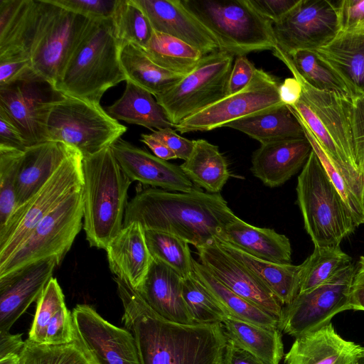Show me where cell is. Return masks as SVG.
Masks as SVG:
<instances>
[{"instance_id":"5bb4252c","label":"cell","mask_w":364,"mask_h":364,"mask_svg":"<svg viewBox=\"0 0 364 364\" xmlns=\"http://www.w3.org/2000/svg\"><path fill=\"white\" fill-rule=\"evenodd\" d=\"M280 84L274 76L257 68L252 81L245 88L193 114L174 128L181 134L210 131L282 105L279 95Z\"/></svg>"},{"instance_id":"277c9868","label":"cell","mask_w":364,"mask_h":364,"mask_svg":"<svg viewBox=\"0 0 364 364\" xmlns=\"http://www.w3.org/2000/svg\"><path fill=\"white\" fill-rule=\"evenodd\" d=\"M112 18L92 19L55 86L61 94L100 104L109 88L126 81Z\"/></svg>"},{"instance_id":"1f68e13d","label":"cell","mask_w":364,"mask_h":364,"mask_svg":"<svg viewBox=\"0 0 364 364\" xmlns=\"http://www.w3.org/2000/svg\"><path fill=\"white\" fill-rule=\"evenodd\" d=\"M225 127L242 132L261 144L306 137L300 122L286 105L231 122Z\"/></svg>"},{"instance_id":"d6a6232c","label":"cell","mask_w":364,"mask_h":364,"mask_svg":"<svg viewBox=\"0 0 364 364\" xmlns=\"http://www.w3.org/2000/svg\"><path fill=\"white\" fill-rule=\"evenodd\" d=\"M227 341L266 364H279L284 356L280 329L261 326L227 316L221 323Z\"/></svg>"},{"instance_id":"7dc6e473","label":"cell","mask_w":364,"mask_h":364,"mask_svg":"<svg viewBox=\"0 0 364 364\" xmlns=\"http://www.w3.org/2000/svg\"><path fill=\"white\" fill-rule=\"evenodd\" d=\"M350 129L354 162L364 177V96L343 99Z\"/></svg>"},{"instance_id":"6f0895ef","label":"cell","mask_w":364,"mask_h":364,"mask_svg":"<svg viewBox=\"0 0 364 364\" xmlns=\"http://www.w3.org/2000/svg\"><path fill=\"white\" fill-rule=\"evenodd\" d=\"M221 364H266L246 350L227 341Z\"/></svg>"},{"instance_id":"60d3db41","label":"cell","mask_w":364,"mask_h":364,"mask_svg":"<svg viewBox=\"0 0 364 364\" xmlns=\"http://www.w3.org/2000/svg\"><path fill=\"white\" fill-rule=\"evenodd\" d=\"M144 233L153 259L168 266L182 278L193 272V258L188 243L166 232L146 230Z\"/></svg>"},{"instance_id":"52a82bcc","label":"cell","mask_w":364,"mask_h":364,"mask_svg":"<svg viewBox=\"0 0 364 364\" xmlns=\"http://www.w3.org/2000/svg\"><path fill=\"white\" fill-rule=\"evenodd\" d=\"M183 6L212 33L220 50L233 55L277 47L273 23L249 0H181Z\"/></svg>"},{"instance_id":"ee69618b","label":"cell","mask_w":364,"mask_h":364,"mask_svg":"<svg viewBox=\"0 0 364 364\" xmlns=\"http://www.w3.org/2000/svg\"><path fill=\"white\" fill-rule=\"evenodd\" d=\"M291 108V107H289ZM300 122L306 137L311 144L312 149L325 168L330 180L349 208L356 227L364 224V201L358 197L353 188L338 171L332 161L328 156L318 141L302 119L291 108Z\"/></svg>"},{"instance_id":"f546056e","label":"cell","mask_w":364,"mask_h":364,"mask_svg":"<svg viewBox=\"0 0 364 364\" xmlns=\"http://www.w3.org/2000/svg\"><path fill=\"white\" fill-rule=\"evenodd\" d=\"M225 241L257 259L278 264L291 262V246L286 235L253 226L239 218L228 225Z\"/></svg>"},{"instance_id":"94428289","label":"cell","mask_w":364,"mask_h":364,"mask_svg":"<svg viewBox=\"0 0 364 364\" xmlns=\"http://www.w3.org/2000/svg\"><path fill=\"white\" fill-rule=\"evenodd\" d=\"M141 141L145 144L156 156L165 161L177 159L176 154L164 143L154 137L151 134H142Z\"/></svg>"},{"instance_id":"ab89813d","label":"cell","mask_w":364,"mask_h":364,"mask_svg":"<svg viewBox=\"0 0 364 364\" xmlns=\"http://www.w3.org/2000/svg\"><path fill=\"white\" fill-rule=\"evenodd\" d=\"M352 262L353 258L340 246L314 247L313 252L301 263L299 292L307 291L325 284Z\"/></svg>"},{"instance_id":"11a10c76","label":"cell","mask_w":364,"mask_h":364,"mask_svg":"<svg viewBox=\"0 0 364 364\" xmlns=\"http://www.w3.org/2000/svg\"><path fill=\"white\" fill-rule=\"evenodd\" d=\"M32 69L30 58L0 60V87L6 85Z\"/></svg>"},{"instance_id":"816d5d0a","label":"cell","mask_w":364,"mask_h":364,"mask_svg":"<svg viewBox=\"0 0 364 364\" xmlns=\"http://www.w3.org/2000/svg\"><path fill=\"white\" fill-rule=\"evenodd\" d=\"M151 134L169 148L177 159L186 161L193 151L194 140L181 136L173 128L155 130Z\"/></svg>"},{"instance_id":"9f6ffc18","label":"cell","mask_w":364,"mask_h":364,"mask_svg":"<svg viewBox=\"0 0 364 364\" xmlns=\"http://www.w3.org/2000/svg\"><path fill=\"white\" fill-rule=\"evenodd\" d=\"M349 309L364 311V256L360 257L356 267L350 292Z\"/></svg>"},{"instance_id":"9c48e42d","label":"cell","mask_w":364,"mask_h":364,"mask_svg":"<svg viewBox=\"0 0 364 364\" xmlns=\"http://www.w3.org/2000/svg\"><path fill=\"white\" fill-rule=\"evenodd\" d=\"M91 20L37 0L28 54L33 71L54 88Z\"/></svg>"},{"instance_id":"7c38bea8","label":"cell","mask_w":364,"mask_h":364,"mask_svg":"<svg viewBox=\"0 0 364 364\" xmlns=\"http://www.w3.org/2000/svg\"><path fill=\"white\" fill-rule=\"evenodd\" d=\"M233 56L223 50L203 55L191 73L155 97L173 126L228 95Z\"/></svg>"},{"instance_id":"6da1fadb","label":"cell","mask_w":364,"mask_h":364,"mask_svg":"<svg viewBox=\"0 0 364 364\" xmlns=\"http://www.w3.org/2000/svg\"><path fill=\"white\" fill-rule=\"evenodd\" d=\"M124 313L141 364H221L227 344L221 323L182 324L159 316L136 290L115 277Z\"/></svg>"},{"instance_id":"f1b7e54d","label":"cell","mask_w":364,"mask_h":364,"mask_svg":"<svg viewBox=\"0 0 364 364\" xmlns=\"http://www.w3.org/2000/svg\"><path fill=\"white\" fill-rule=\"evenodd\" d=\"M37 0H0V60L29 58Z\"/></svg>"},{"instance_id":"83f0119b","label":"cell","mask_w":364,"mask_h":364,"mask_svg":"<svg viewBox=\"0 0 364 364\" xmlns=\"http://www.w3.org/2000/svg\"><path fill=\"white\" fill-rule=\"evenodd\" d=\"M312 51L347 86L353 97L364 93V33L340 31Z\"/></svg>"},{"instance_id":"db71d44e","label":"cell","mask_w":364,"mask_h":364,"mask_svg":"<svg viewBox=\"0 0 364 364\" xmlns=\"http://www.w3.org/2000/svg\"><path fill=\"white\" fill-rule=\"evenodd\" d=\"M26 147L21 132L0 109V149L23 151Z\"/></svg>"},{"instance_id":"003e7915","label":"cell","mask_w":364,"mask_h":364,"mask_svg":"<svg viewBox=\"0 0 364 364\" xmlns=\"http://www.w3.org/2000/svg\"><path fill=\"white\" fill-rule=\"evenodd\" d=\"M363 96H364V93H363Z\"/></svg>"},{"instance_id":"d4e9b609","label":"cell","mask_w":364,"mask_h":364,"mask_svg":"<svg viewBox=\"0 0 364 364\" xmlns=\"http://www.w3.org/2000/svg\"><path fill=\"white\" fill-rule=\"evenodd\" d=\"M30 341L45 345L68 343L75 340L72 313L63 290L52 277L36 301V310L28 333Z\"/></svg>"},{"instance_id":"e0dca14e","label":"cell","mask_w":364,"mask_h":364,"mask_svg":"<svg viewBox=\"0 0 364 364\" xmlns=\"http://www.w3.org/2000/svg\"><path fill=\"white\" fill-rule=\"evenodd\" d=\"M74 341L91 364H141L133 334L102 318L87 304H77L72 312Z\"/></svg>"},{"instance_id":"7a4b0ae2","label":"cell","mask_w":364,"mask_h":364,"mask_svg":"<svg viewBox=\"0 0 364 364\" xmlns=\"http://www.w3.org/2000/svg\"><path fill=\"white\" fill-rule=\"evenodd\" d=\"M238 217L220 193L141 187L126 208L124 226L139 223L144 230L173 234L196 249L214 239L226 240V228Z\"/></svg>"},{"instance_id":"03108f58","label":"cell","mask_w":364,"mask_h":364,"mask_svg":"<svg viewBox=\"0 0 364 364\" xmlns=\"http://www.w3.org/2000/svg\"><path fill=\"white\" fill-rule=\"evenodd\" d=\"M363 201H364V177H363Z\"/></svg>"},{"instance_id":"836d02e7","label":"cell","mask_w":364,"mask_h":364,"mask_svg":"<svg viewBox=\"0 0 364 364\" xmlns=\"http://www.w3.org/2000/svg\"><path fill=\"white\" fill-rule=\"evenodd\" d=\"M107 112L117 121L142 126L152 132L174 128L155 97L128 80L122 95L107 107Z\"/></svg>"},{"instance_id":"d590c367","label":"cell","mask_w":364,"mask_h":364,"mask_svg":"<svg viewBox=\"0 0 364 364\" xmlns=\"http://www.w3.org/2000/svg\"><path fill=\"white\" fill-rule=\"evenodd\" d=\"M119 60L127 80L149 91L154 97L166 92L183 77L157 65L141 48L132 43L120 46Z\"/></svg>"},{"instance_id":"4316f807","label":"cell","mask_w":364,"mask_h":364,"mask_svg":"<svg viewBox=\"0 0 364 364\" xmlns=\"http://www.w3.org/2000/svg\"><path fill=\"white\" fill-rule=\"evenodd\" d=\"M360 347L343 338L330 323L296 338L284 364H355Z\"/></svg>"},{"instance_id":"8fae6325","label":"cell","mask_w":364,"mask_h":364,"mask_svg":"<svg viewBox=\"0 0 364 364\" xmlns=\"http://www.w3.org/2000/svg\"><path fill=\"white\" fill-rule=\"evenodd\" d=\"M83 208L82 186L52 210L0 265V277L50 257H56L60 264L83 225Z\"/></svg>"},{"instance_id":"8d00e7d4","label":"cell","mask_w":364,"mask_h":364,"mask_svg":"<svg viewBox=\"0 0 364 364\" xmlns=\"http://www.w3.org/2000/svg\"><path fill=\"white\" fill-rule=\"evenodd\" d=\"M193 264L196 277L225 310L228 316L267 328H279V321L276 318L234 293L194 259Z\"/></svg>"},{"instance_id":"d6986e66","label":"cell","mask_w":364,"mask_h":364,"mask_svg":"<svg viewBox=\"0 0 364 364\" xmlns=\"http://www.w3.org/2000/svg\"><path fill=\"white\" fill-rule=\"evenodd\" d=\"M58 264V258L50 257L0 277V331H9L37 301Z\"/></svg>"},{"instance_id":"e7e4bbea","label":"cell","mask_w":364,"mask_h":364,"mask_svg":"<svg viewBox=\"0 0 364 364\" xmlns=\"http://www.w3.org/2000/svg\"><path fill=\"white\" fill-rule=\"evenodd\" d=\"M354 31L357 32H363L364 33V25L361 27L358 28V29L355 30Z\"/></svg>"},{"instance_id":"680465c9","label":"cell","mask_w":364,"mask_h":364,"mask_svg":"<svg viewBox=\"0 0 364 364\" xmlns=\"http://www.w3.org/2000/svg\"><path fill=\"white\" fill-rule=\"evenodd\" d=\"M279 95L284 105L292 106L298 102L301 97V85L295 77H287L280 84Z\"/></svg>"},{"instance_id":"5b68a950","label":"cell","mask_w":364,"mask_h":364,"mask_svg":"<svg viewBox=\"0 0 364 364\" xmlns=\"http://www.w3.org/2000/svg\"><path fill=\"white\" fill-rule=\"evenodd\" d=\"M282 61L302 87V95L291 108L314 134L338 171L363 199V178L356 168L350 129L343 99L309 85L286 60Z\"/></svg>"},{"instance_id":"2e32d148","label":"cell","mask_w":364,"mask_h":364,"mask_svg":"<svg viewBox=\"0 0 364 364\" xmlns=\"http://www.w3.org/2000/svg\"><path fill=\"white\" fill-rule=\"evenodd\" d=\"M59 95L32 69L0 87V109L21 132L27 147L47 141L45 122L48 105Z\"/></svg>"},{"instance_id":"b9f144b4","label":"cell","mask_w":364,"mask_h":364,"mask_svg":"<svg viewBox=\"0 0 364 364\" xmlns=\"http://www.w3.org/2000/svg\"><path fill=\"white\" fill-rule=\"evenodd\" d=\"M112 20L120 46L132 43L142 49L146 47L154 29L146 15L132 0H117Z\"/></svg>"},{"instance_id":"f907efd6","label":"cell","mask_w":364,"mask_h":364,"mask_svg":"<svg viewBox=\"0 0 364 364\" xmlns=\"http://www.w3.org/2000/svg\"><path fill=\"white\" fill-rule=\"evenodd\" d=\"M257 68L246 57L237 56L233 64L228 85V95L245 88L252 81Z\"/></svg>"},{"instance_id":"4fadbf2b","label":"cell","mask_w":364,"mask_h":364,"mask_svg":"<svg viewBox=\"0 0 364 364\" xmlns=\"http://www.w3.org/2000/svg\"><path fill=\"white\" fill-rule=\"evenodd\" d=\"M355 269L353 262L325 284L299 292L289 304L283 306L278 326L280 331L296 338L323 327L334 316L349 310Z\"/></svg>"},{"instance_id":"4dcf8cb0","label":"cell","mask_w":364,"mask_h":364,"mask_svg":"<svg viewBox=\"0 0 364 364\" xmlns=\"http://www.w3.org/2000/svg\"><path fill=\"white\" fill-rule=\"evenodd\" d=\"M219 245L260 279L282 304H289L300 289L302 264H278L254 257L225 240Z\"/></svg>"},{"instance_id":"cb8c5ba5","label":"cell","mask_w":364,"mask_h":364,"mask_svg":"<svg viewBox=\"0 0 364 364\" xmlns=\"http://www.w3.org/2000/svg\"><path fill=\"white\" fill-rule=\"evenodd\" d=\"M75 150L63 143L48 141L21 151L16 209L31 199Z\"/></svg>"},{"instance_id":"e575fe53","label":"cell","mask_w":364,"mask_h":364,"mask_svg":"<svg viewBox=\"0 0 364 364\" xmlns=\"http://www.w3.org/2000/svg\"><path fill=\"white\" fill-rule=\"evenodd\" d=\"M180 167L193 184L210 193H220L231 176L218 146L201 139L194 140L191 155Z\"/></svg>"},{"instance_id":"681fc988","label":"cell","mask_w":364,"mask_h":364,"mask_svg":"<svg viewBox=\"0 0 364 364\" xmlns=\"http://www.w3.org/2000/svg\"><path fill=\"white\" fill-rule=\"evenodd\" d=\"M340 31H354L364 25V0L336 1Z\"/></svg>"},{"instance_id":"91938a15","label":"cell","mask_w":364,"mask_h":364,"mask_svg":"<svg viewBox=\"0 0 364 364\" xmlns=\"http://www.w3.org/2000/svg\"><path fill=\"white\" fill-rule=\"evenodd\" d=\"M25 346L21 334L0 331V358L9 355H21Z\"/></svg>"},{"instance_id":"ba28073f","label":"cell","mask_w":364,"mask_h":364,"mask_svg":"<svg viewBox=\"0 0 364 364\" xmlns=\"http://www.w3.org/2000/svg\"><path fill=\"white\" fill-rule=\"evenodd\" d=\"M45 124L47 141L63 143L83 157L110 146L127 130L100 104L60 92L48 105Z\"/></svg>"},{"instance_id":"484cf974","label":"cell","mask_w":364,"mask_h":364,"mask_svg":"<svg viewBox=\"0 0 364 364\" xmlns=\"http://www.w3.org/2000/svg\"><path fill=\"white\" fill-rule=\"evenodd\" d=\"M105 251L111 272L138 290L153 259L141 225L132 222L124 226Z\"/></svg>"},{"instance_id":"7bdbcfd3","label":"cell","mask_w":364,"mask_h":364,"mask_svg":"<svg viewBox=\"0 0 364 364\" xmlns=\"http://www.w3.org/2000/svg\"><path fill=\"white\" fill-rule=\"evenodd\" d=\"M183 297L195 323H221L228 316L194 272L183 278Z\"/></svg>"},{"instance_id":"f35d334b","label":"cell","mask_w":364,"mask_h":364,"mask_svg":"<svg viewBox=\"0 0 364 364\" xmlns=\"http://www.w3.org/2000/svg\"><path fill=\"white\" fill-rule=\"evenodd\" d=\"M272 53L277 58L288 61L312 87L320 90L333 92L341 98L350 100L353 97L344 82L312 51L298 50L287 55L276 47Z\"/></svg>"},{"instance_id":"c3c4849f","label":"cell","mask_w":364,"mask_h":364,"mask_svg":"<svg viewBox=\"0 0 364 364\" xmlns=\"http://www.w3.org/2000/svg\"><path fill=\"white\" fill-rule=\"evenodd\" d=\"M50 3L90 19L112 18L117 0H48Z\"/></svg>"},{"instance_id":"ac0fdd59","label":"cell","mask_w":364,"mask_h":364,"mask_svg":"<svg viewBox=\"0 0 364 364\" xmlns=\"http://www.w3.org/2000/svg\"><path fill=\"white\" fill-rule=\"evenodd\" d=\"M196 250L199 262L215 278L279 321L283 309L282 303L257 275L228 254L216 239Z\"/></svg>"},{"instance_id":"30bf717a","label":"cell","mask_w":364,"mask_h":364,"mask_svg":"<svg viewBox=\"0 0 364 364\" xmlns=\"http://www.w3.org/2000/svg\"><path fill=\"white\" fill-rule=\"evenodd\" d=\"M82 158L75 150L31 199L14 211L0 229V265L8 260L52 210L82 186Z\"/></svg>"},{"instance_id":"3957f363","label":"cell","mask_w":364,"mask_h":364,"mask_svg":"<svg viewBox=\"0 0 364 364\" xmlns=\"http://www.w3.org/2000/svg\"><path fill=\"white\" fill-rule=\"evenodd\" d=\"M83 229L90 247L106 250L124 227L128 189L132 183L110 146L82 161Z\"/></svg>"},{"instance_id":"74e56055","label":"cell","mask_w":364,"mask_h":364,"mask_svg":"<svg viewBox=\"0 0 364 364\" xmlns=\"http://www.w3.org/2000/svg\"><path fill=\"white\" fill-rule=\"evenodd\" d=\"M143 50L157 65L183 76L191 73L203 56L189 44L154 31L148 45Z\"/></svg>"},{"instance_id":"be15d7a7","label":"cell","mask_w":364,"mask_h":364,"mask_svg":"<svg viewBox=\"0 0 364 364\" xmlns=\"http://www.w3.org/2000/svg\"><path fill=\"white\" fill-rule=\"evenodd\" d=\"M355 364H364V347H360L355 358Z\"/></svg>"},{"instance_id":"44dd1931","label":"cell","mask_w":364,"mask_h":364,"mask_svg":"<svg viewBox=\"0 0 364 364\" xmlns=\"http://www.w3.org/2000/svg\"><path fill=\"white\" fill-rule=\"evenodd\" d=\"M110 148L132 182L178 192H191L196 188L180 166L159 159L122 138L112 144Z\"/></svg>"},{"instance_id":"f5cc1de1","label":"cell","mask_w":364,"mask_h":364,"mask_svg":"<svg viewBox=\"0 0 364 364\" xmlns=\"http://www.w3.org/2000/svg\"><path fill=\"white\" fill-rule=\"evenodd\" d=\"M299 0H249L250 4L272 23L282 19Z\"/></svg>"},{"instance_id":"8992f818","label":"cell","mask_w":364,"mask_h":364,"mask_svg":"<svg viewBox=\"0 0 364 364\" xmlns=\"http://www.w3.org/2000/svg\"><path fill=\"white\" fill-rule=\"evenodd\" d=\"M297 204L314 247L340 246L357 228L352 214L312 149L297 178Z\"/></svg>"},{"instance_id":"f6af8a7d","label":"cell","mask_w":364,"mask_h":364,"mask_svg":"<svg viewBox=\"0 0 364 364\" xmlns=\"http://www.w3.org/2000/svg\"><path fill=\"white\" fill-rule=\"evenodd\" d=\"M21 358L22 364H91L75 341L45 345L26 339Z\"/></svg>"},{"instance_id":"6125c7cd","label":"cell","mask_w":364,"mask_h":364,"mask_svg":"<svg viewBox=\"0 0 364 364\" xmlns=\"http://www.w3.org/2000/svg\"><path fill=\"white\" fill-rule=\"evenodd\" d=\"M0 364H22L21 355H9L0 358Z\"/></svg>"},{"instance_id":"603a6c76","label":"cell","mask_w":364,"mask_h":364,"mask_svg":"<svg viewBox=\"0 0 364 364\" xmlns=\"http://www.w3.org/2000/svg\"><path fill=\"white\" fill-rule=\"evenodd\" d=\"M183 278L163 262L153 259L148 273L136 290L161 318L178 323H195L183 297Z\"/></svg>"},{"instance_id":"bcb514c9","label":"cell","mask_w":364,"mask_h":364,"mask_svg":"<svg viewBox=\"0 0 364 364\" xmlns=\"http://www.w3.org/2000/svg\"><path fill=\"white\" fill-rule=\"evenodd\" d=\"M21 151L0 149V229L16 208V182Z\"/></svg>"},{"instance_id":"7402d4cb","label":"cell","mask_w":364,"mask_h":364,"mask_svg":"<svg viewBox=\"0 0 364 364\" xmlns=\"http://www.w3.org/2000/svg\"><path fill=\"white\" fill-rule=\"evenodd\" d=\"M311 151L306 137L261 144L252 154L250 170L265 186L278 187L303 168Z\"/></svg>"},{"instance_id":"ffe728a7","label":"cell","mask_w":364,"mask_h":364,"mask_svg":"<svg viewBox=\"0 0 364 364\" xmlns=\"http://www.w3.org/2000/svg\"><path fill=\"white\" fill-rule=\"evenodd\" d=\"M156 32L176 38L203 55L220 50L212 33L183 4L181 0H132Z\"/></svg>"},{"instance_id":"9a60e30c","label":"cell","mask_w":364,"mask_h":364,"mask_svg":"<svg viewBox=\"0 0 364 364\" xmlns=\"http://www.w3.org/2000/svg\"><path fill=\"white\" fill-rule=\"evenodd\" d=\"M273 31L277 47L287 55L323 47L340 32L336 1L299 0Z\"/></svg>"}]
</instances>
